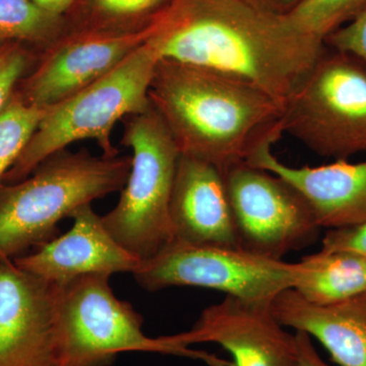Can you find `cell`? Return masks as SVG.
I'll use <instances>...</instances> for the list:
<instances>
[{
    "mask_svg": "<svg viewBox=\"0 0 366 366\" xmlns=\"http://www.w3.org/2000/svg\"><path fill=\"white\" fill-rule=\"evenodd\" d=\"M147 43L159 59L243 79L284 105L325 47L287 14L249 0H169Z\"/></svg>",
    "mask_w": 366,
    "mask_h": 366,
    "instance_id": "obj_1",
    "label": "cell"
},
{
    "mask_svg": "<svg viewBox=\"0 0 366 366\" xmlns=\"http://www.w3.org/2000/svg\"><path fill=\"white\" fill-rule=\"evenodd\" d=\"M149 98L180 155L222 172L284 134L283 103L249 81L203 67L158 59Z\"/></svg>",
    "mask_w": 366,
    "mask_h": 366,
    "instance_id": "obj_2",
    "label": "cell"
},
{
    "mask_svg": "<svg viewBox=\"0 0 366 366\" xmlns=\"http://www.w3.org/2000/svg\"><path fill=\"white\" fill-rule=\"evenodd\" d=\"M132 156L60 151L30 177L0 185V264L59 236L57 224L81 207L122 190Z\"/></svg>",
    "mask_w": 366,
    "mask_h": 366,
    "instance_id": "obj_3",
    "label": "cell"
},
{
    "mask_svg": "<svg viewBox=\"0 0 366 366\" xmlns=\"http://www.w3.org/2000/svg\"><path fill=\"white\" fill-rule=\"evenodd\" d=\"M158 59L146 42L105 76L47 108L4 183L25 179L45 159L84 139L95 141L102 155H119L112 144L113 129L124 118L150 109L149 89Z\"/></svg>",
    "mask_w": 366,
    "mask_h": 366,
    "instance_id": "obj_4",
    "label": "cell"
},
{
    "mask_svg": "<svg viewBox=\"0 0 366 366\" xmlns=\"http://www.w3.org/2000/svg\"><path fill=\"white\" fill-rule=\"evenodd\" d=\"M143 317L118 300L109 276L88 274L57 285L56 366H112L122 352H153L235 366L215 354L175 345L144 334Z\"/></svg>",
    "mask_w": 366,
    "mask_h": 366,
    "instance_id": "obj_5",
    "label": "cell"
},
{
    "mask_svg": "<svg viewBox=\"0 0 366 366\" xmlns=\"http://www.w3.org/2000/svg\"><path fill=\"white\" fill-rule=\"evenodd\" d=\"M122 122L131 171L119 201L102 221L122 247L144 262L174 239L170 202L180 153L152 106Z\"/></svg>",
    "mask_w": 366,
    "mask_h": 366,
    "instance_id": "obj_6",
    "label": "cell"
},
{
    "mask_svg": "<svg viewBox=\"0 0 366 366\" xmlns=\"http://www.w3.org/2000/svg\"><path fill=\"white\" fill-rule=\"evenodd\" d=\"M284 134L320 157L348 160L366 153V67L325 46L286 102Z\"/></svg>",
    "mask_w": 366,
    "mask_h": 366,
    "instance_id": "obj_7",
    "label": "cell"
},
{
    "mask_svg": "<svg viewBox=\"0 0 366 366\" xmlns=\"http://www.w3.org/2000/svg\"><path fill=\"white\" fill-rule=\"evenodd\" d=\"M298 262L252 254L240 247L192 244L173 239L134 273L139 285L155 292L174 286L214 289L226 296L272 303L295 288Z\"/></svg>",
    "mask_w": 366,
    "mask_h": 366,
    "instance_id": "obj_8",
    "label": "cell"
},
{
    "mask_svg": "<svg viewBox=\"0 0 366 366\" xmlns=\"http://www.w3.org/2000/svg\"><path fill=\"white\" fill-rule=\"evenodd\" d=\"M223 174L240 249L283 259L317 239L322 228L314 212L287 180L247 162Z\"/></svg>",
    "mask_w": 366,
    "mask_h": 366,
    "instance_id": "obj_9",
    "label": "cell"
},
{
    "mask_svg": "<svg viewBox=\"0 0 366 366\" xmlns=\"http://www.w3.org/2000/svg\"><path fill=\"white\" fill-rule=\"evenodd\" d=\"M154 18L136 29L71 28L40 53L16 92L28 104L49 108L109 74L150 39Z\"/></svg>",
    "mask_w": 366,
    "mask_h": 366,
    "instance_id": "obj_10",
    "label": "cell"
},
{
    "mask_svg": "<svg viewBox=\"0 0 366 366\" xmlns=\"http://www.w3.org/2000/svg\"><path fill=\"white\" fill-rule=\"evenodd\" d=\"M166 338L183 347L218 344L235 366H298L295 336L274 317L271 303L226 296L204 310L189 331Z\"/></svg>",
    "mask_w": 366,
    "mask_h": 366,
    "instance_id": "obj_11",
    "label": "cell"
},
{
    "mask_svg": "<svg viewBox=\"0 0 366 366\" xmlns=\"http://www.w3.org/2000/svg\"><path fill=\"white\" fill-rule=\"evenodd\" d=\"M57 285L0 264V366H56Z\"/></svg>",
    "mask_w": 366,
    "mask_h": 366,
    "instance_id": "obj_12",
    "label": "cell"
},
{
    "mask_svg": "<svg viewBox=\"0 0 366 366\" xmlns=\"http://www.w3.org/2000/svg\"><path fill=\"white\" fill-rule=\"evenodd\" d=\"M74 225L32 252L14 259L29 273L54 285H64L88 274H134L142 261L110 235L92 204L76 209Z\"/></svg>",
    "mask_w": 366,
    "mask_h": 366,
    "instance_id": "obj_13",
    "label": "cell"
},
{
    "mask_svg": "<svg viewBox=\"0 0 366 366\" xmlns=\"http://www.w3.org/2000/svg\"><path fill=\"white\" fill-rule=\"evenodd\" d=\"M267 144L247 163L287 180L305 197L320 228L339 229L366 223V160H335L327 165L291 167Z\"/></svg>",
    "mask_w": 366,
    "mask_h": 366,
    "instance_id": "obj_14",
    "label": "cell"
},
{
    "mask_svg": "<svg viewBox=\"0 0 366 366\" xmlns=\"http://www.w3.org/2000/svg\"><path fill=\"white\" fill-rule=\"evenodd\" d=\"M170 218L174 239L239 247L224 174L213 164L180 155Z\"/></svg>",
    "mask_w": 366,
    "mask_h": 366,
    "instance_id": "obj_15",
    "label": "cell"
},
{
    "mask_svg": "<svg viewBox=\"0 0 366 366\" xmlns=\"http://www.w3.org/2000/svg\"><path fill=\"white\" fill-rule=\"evenodd\" d=\"M271 308L282 326L314 337L339 366H366V292L317 305L288 289L274 298Z\"/></svg>",
    "mask_w": 366,
    "mask_h": 366,
    "instance_id": "obj_16",
    "label": "cell"
},
{
    "mask_svg": "<svg viewBox=\"0 0 366 366\" xmlns=\"http://www.w3.org/2000/svg\"><path fill=\"white\" fill-rule=\"evenodd\" d=\"M295 286L308 302L333 305L366 292V259L343 250H322L298 262Z\"/></svg>",
    "mask_w": 366,
    "mask_h": 366,
    "instance_id": "obj_17",
    "label": "cell"
},
{
    "mask_svg": "<svg viewBox=\"0 0 366 366\" xmlns=\"http://www.w3.org/2000/svg\"><path fill=\"white\" fill-rule=\"evenodd\" d=\"M67 29L66 16L45 11L32 0H0V47L19 43L40 54Z\"/></svg>",
    "mask_w": 366,
    "mask_h": 366,
    "instance_id": "obj_18",
    "label": "cell"
},
{
    "mask_svg": "<svg viewBox=\"0 0 366 366\" xmlns=\"http://www.w3.org/2000/svg\"><path fill=\"white\" fill-rule=\"evenodd\" d=\"M169 0H78L66 14L71 28L136 29L146 26Z\"/></svg>",
    "mask_w": 366,
    "mask_h": 366,
    "instance_id": "obj_19",
    "label": "cell"
},
{
    "mask_svg": "<svg viewBox=\"0 0 366 366\" xmlns=\"http://www.w3.org/2000/svg\"><path fill=\"white\" fill-rule=\"evenodd\" d=\"M46 110L28 104L16 92L0 110V185L37 129Z\"/></svg>",
    "mask_w": 366,
    "mask_h": 366,
    "instance_id": "obj_20",
    "label": "cell"
},
{
    "mask_svg": "<svg viewBox=\"0 0 366 366\" xmlns=\"http://www.w3.org/2000/svg\"><path fill=\"white\" fill-rule=\"evenodd\" d=\"M366 7V0H301L286 14L303 32L324 43L325 38Z\"/></svg>",
    "mask_w": 366,
    "mask_h": 366,
    "instance_id": "obj_21",
    "label": "cell"
},
{
    "mask_svg": "<svg viewBox=\"0 0 366 366\" xmlns=\"http://www.w3.org/2000/svg\"><path fill=\"white\" fill-rule=\"evenodd\" d=\"M37 52L19 43L0 47V110L13 95L21 79L35 66Z\"/></svg>",
    "mask_w": 366,
    "mask_h": 366,
    "instance_id": "obj_22",
    "label": "cell"
},
{
    "mask_svg": "<svg viewBox=\"0 0 366 366\" xmlns=\"http://www.w3.org/2000/svg\"><path fill=\"white\" fill-rule=\"evenodd\" d=\"M324 45L355 57L366 67V7L352 20L327 35Z\"/></svg>",
    "mask_w": 366,
    "mask_h": 366,
    "instance_id": "obj_23",
    "label": "cell"
},
{
    "mask_svg": "<svg viewBox=\"0 0 366 366\" xmlns=\"http://www.w3.org/2000/svg\"><path fill=\"white\" fill-rule=\"evenodd\" d=\"M322 250H343L366 259V223L351 227L329 229L322 240Z\"/></svg>",
    "mask_w": 366,
    "mask_h": 366,
    "instance_id": "obj_24",
    "label": "cell"
},
{
    "mask_svg": "<svg viewBox=\"0 0 366 366\" xmlns=\"http://www.w3.org/2000/svg\"><path fill=\"white\" fill-rule=\"evenodd\" d=\"M296 349L298 366H330L317 353L312 342V337L302 331H295Z\"/></svg>",
    "mask_w": 366,
    "mask_h": 366,
    "instance_id": "obj_25",
    "label": "cell"
},
{
    "mask_svg": "<svg viewBox=\"0 0 366 366\" xmlns=\"http://www.w3.org/2000/svg\"><path fill=\"white\" fill-rule=\"evenodd\" d=\"M249 1L267 11L286 14L290 13L301 0H249Z\"/></svg>",
    "mask_w": 366,
    "mask_h": 366,
    "instance_id": "obj_26",
    "label": "cell"
},
{
    "mask_svg": "<svg viewBox=\"0 0 366 366\" xmlns=\"http://www.w3.org/2000/svg\"><path fill=\"white\" fill-rule=\"evenodd\" d=\"M32 1L50 13L66 16L78 0H32Z\"/></svg>",
    "mask_w": 366,
    "mask_h": 366,
    "instance_id": "obj_27",
    "label": "cell"
}]
</instances>
